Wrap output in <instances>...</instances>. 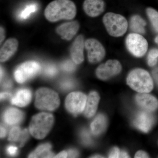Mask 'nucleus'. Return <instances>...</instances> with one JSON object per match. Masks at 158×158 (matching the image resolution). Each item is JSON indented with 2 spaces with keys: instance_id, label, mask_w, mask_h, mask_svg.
Wrapping results in <instances>:
<instances>
[{
  "instance_id": "1",
  "label": "nucleus",
  "mask_w": 158,
  "mask_h": 158,
  "mask_svg": "<svg viewBox=\"0 0 158 158\" xmlns=\"http://www.w3.org/2000/svg\"><path fill=\"white\" fill-rule=\"evenodd\" d=\"M44 13L46 19L51 22L72 19L76 15V6L70 0H55L48 5Z\"/></svg>"
},
{
  "instance_id": "2",
  "label": "nucleus",
  "mask_w": 158,
  "mask_h": 158,
  "mask_svg": "<svg viewBox=\"0 0 158 158\" xmlns=\"http://www.w3.org/2000/svg\"><path fill=\"white\" fill-rule=\"evenodd\" d=\"M127 85L139 93H148L153 88V82L150 75L141 69H133L127 79Z\"/></svg>"
},
{
  "instance_id": "3",
  "label": "nucleus",
  "mask_w": 158,
  "mask_h": 158,
  "mask_svg": "<svg viewBox=\"0 0 158 158\" xmlns=\"http://www.w3.org/2000/svg\"><path fill=\"white\" fill-rule=\"evenodd\" d=\"M54 116L49 113H40L33 116L29 130L33 137L38 139L45 138L54 124Z\"/></svg>"
},
{
  "instance_id": "4",
  "label": "nucleus",
  "mask_w": 158,
  "mask_h": 158,
  "mask_svg": "<svg viewBox=\"0 0 158 158\" xmlns=\"http://www.w3.org/2000/svg\"><path fill=\"white\" fill-rule=\"evenodd\" d=\"M103 23L110 36L120 37L127 31L128 23L126 19L121 15L108 12L103 18Z\"/></svg>"
},
{
  "instance_id": "5",
  "label": "nucleus",
  "mask_w": 158,
  "mask_h": 158,
  "mask_svg": "<svg viewBox=\"0 0 158 158\" xmlns=\"http://www.w3.org/2000/svg\"><path fill=\"white\" fill-rule=\"evenodd\" d=\"M60 99L56 92L49 88H40L36 93L35 106L40 110L52 111L59 106Z\"/></svg>"
},
{
  "instance_id": "6",
  "label": "nucleus",
  "mask_w": 158,
  "mask_h": 158,
  "mask_svg": "<svg viewBox=\"0 0 158 158\" xmlns=\"http://www.w3.org/2000/svg\"><path fill=\"white\" fill-rule=\"evenodd\" d=\"M126 45L129 52L137 58L143 56L148 49L147 40L141 34L137 33L128 35L126 39Z\"/></svg>"
},
{
  "instance_id": "7",
  "label": "nucleus",
  "mask_w": 158,
  "mask_h": 158,
  "mask_svg": "<svg viewBox=\"0 0 158 158\" xmlns=\"http://www.w3.org/2000/svg\"><path fill=\"white\" fill-rule=\"evenodd\" d=\"M40 69L39 63L35 61L24 62L15 69V79L18 83L23 84L35 76L39 72Z\"/></svg>"
},
{
  "instance_id": "8",
  "label": "nucleus",
  "mask_w": 158,
  "mask_h": 158,
  "mask_svg": "<svg viewBox=\"0 0 158 158\" xmlns=\"http://www.w3.org/2000/svg\"><path fill=\"white\" fill-rule=\"evenodd\" d=\"M87 100V97L84 93L72 92L66 97L65 107L69 113L76 116L84 111Z\"/></svg>"
},
{
  "instance_id": "9",
  "label": "nucleus",
  "mask_w": 158,
  "mask_h": 158,
  "mask_svg": "<svg viewBox=\"0 0 158 158\" xmlns=\"http://www.w3.org/2000/svg\"><path fill=\"white\" fill-rule=\"evenodd\" d=\"M85 48L88 52V61L91 63L100 62L106 55L103 46L94 38H89L85 41Z\"/></svg>"
},
{
  "instance_id": "10",
  "label": "nucleus",
  "mask_w": 158,
  "mask_h": 158,
  "mask_svg": "<svg viewBox=\"0 0 158 158\" xmlns=\"http://www.w3.org/2000/svg\"><path fill=\"white\" fill-rule=\"evenodd\" d=\"M121 70L120 62L116 60H109L98 67L96 74L100 80H106L118 74Z\"/></svg>"
},
{
  "instance_id": "11",
  "label": "nucleus",
  "mask_w": 158,
  "mask_h": 158,
  "mask_svg": "<svg viewBox=\"0 0 158 158\" xmlns=\"http://www.w3.org/2000/svg\"><path fill=\"white\" fill-rule=\"evenodd\" d=\"M85 48L84 36L80 35L76 38L70 48V55L72 61L76 64H80L84 60V51Z\"/></svg>"
},
{
  "instance_id": "12",
  "label": "nucleus",
  "mask_w": 158,
  "mask_h": 158,
  "mask_svg": "<svg viewBox=\"0 0 158 158\" xmlns=\"http://www.w3.org/2000/svg\"><path fill=\"white\" fill-rule=\"evenodd\" d=\"M153 116L148 111H141L136 115L134 125L138 129L144 132H148L152 127L153 124Z\"/></svg>"
},
{
  "instance_id": "13",
  "label": "nucleus",
  "mask_w": 158,
  "mask_h": 158,
  "mask_svg": "<svg viewBox=\"0 0 158 158\" xmlns=\"http://www.w3.org/2000/svg\"><path fill=\"white\" fill-rule=\"evenodd\" d=\"M80 28V24L77 21L64 23L57 28V34L62 39L70 40L77 34Z\"/></svg>"
},
{
  "instance_id": "14",
  "label": "nucleus",
  "mask_w": 158,
  "mask_h": 158,
  "mask_svg": "<svg viewBox=\"0 0 158 158\" xmlns=\"http://www.w3.org/2000/svg\"><path fill=\"white\" fill-rule=\"evenodd\" d=\"M83 9L90 17H97L104 11L105 2L103 0H85Z\"/></svg>"
},
{
  "instance_id": "15",
  "label": "nucleus",
  "mask_w": 158,
  "mask_h": 158,
  "mask_svg": "<svg viewBox=\"0 0 158 158\" xmlns=\"http://www.w3.org/2000/svg\"><path fill=\"white\" fill-rule=\"evenodd\" d=\"M137 104L145 111L152 112L158 107V101L155 97L146 94L140 93L136 96Z\"/></svg>"
},
{
  "instance_id": "16",
  "label": "nucleus",
  "mask_w": 158,
  "mask_h": 158,
  "mask_svg": "<svg viewBox=\"0 0 158 158\" xmlns=\"http://www.w3.org/2000/svg\"><path fill=\"white\" fill-rule=\"evenodd\" d=\"M18 46V41L15 38H11L7 40L1 48V62H6L17 51Z\"/></svg>"
},
{
  "instance_id": "17",
  "label": "nucleus",
  "mask_w": 158,
  "mask_h": 158,
  "mask_svg": "<svg viewBox=\"0 0 158 158\" xmlns=\"http://www.w3.org/2000/svg\"><path fill=\"white\" fill-rule=\"evenodd\" d=\"M99 100L100 97L97 92L92 91L89 94L84 110V114L86 117L90 118L94 116L97 110Z\"/></svg>"
},
{
  "instance_id": "18",
  "label": "nucleus",
  "mask_w": 158,
  "mask_h": 158,
  "mask_svg": "<svg viewBox=\"0 0 158 158\" xmlns=\"http://www.w3.org/2000/svg\"><path fill=\"white\" fill-rule=\"evenodd\" d=\"M23 118V113L20 110L14 108L7 109L3 116L5 122L10 126L15 125L20 123Z\"/></svg>"
},
{
  "instance_id": "19",
  "label": "nucleus",
  "mask_w": 158,
  "mask_h": 158,
  "mask_svg": "<svg viewBox=\"0 0 158 158\" xmlns=\"http://www.w3.org/2000/svg\"><path fill=\"white\" fill-rule=\"evenodd\" d=\"M32 98L31 91L27 89H20L11 99V103L19 107H25L30 103Z\"/></svg>"
},
{
  "instance_id": "20",
  "label": "nucleus",
  "mask_w": 158,
  "mask_h": 158,
  "mask_svg": "<svg viewBox=\"0 0 158 158\" xmlns=\"http://www.w3.org/2000/svg\"><path fill=\"white\" fill-rule=\"evenodd\" d=\"M107 121L105 115L99 114L90 125L91 132L94 135L98 136L103 133L106 128Z\"/></svg>"
},
{
  "instance_id": "21",
  "label": "nucleus",
  "mask_w": 158,
  "mask_h": 158,
  "mask_svg": "<svg viewBox=\"0 0 158 158\" xmlns=\"http://www.w3.org/2000/svg\"><path fill=\"white\" fill-rule=\"evenodd\" d=\"M145 21L140 15H133L130 21V27L131 31L137 34H143L145 33Z\"/></svg>"
},
{
  "instance_id": "22",
  "label": "nucleus",
  "mask_w": 158,
  "mask_h": 158,
  "mask_svg": "<svg viewBox=\"0 0 158 158\" xmlns=\"http://www.w3.org/2000/svg\"><path fill=\"white\" fill-rule=\"evenodd\" d=\"M52 146L48 143L41 144L36 148L35 151L31 153L29 158H51L54 156L53 153L51 152Z\"/></svg>"
},
{
  "instance_id": "23",
  "label": "nucleus",
  "mask_w": 158,
  "mask_h": 158,
  "mask_svg": "<svg viewBox=\"0 0 158 158\" xmlns=\"http://www.w3.org/2000/svg\"><path fill=\"white\" fill-rule=\"evenodd\" d=\"M146 12L153 28L158 33V11L153 8H148Z\"/></svg>"
},
{
  "instance_id": "24",
  "label": "nucleus",
  "mask_w": 158,
  "mask_h": 158,
  "mask_svg": "<svg viewBox=\"0 0 158 158\" xmlns=\"http://www.w3.org/2000/svg\"><path fill=\"white\" fill-rule=\"evenodd\" d=\"M38 6L37 4L31 3L27 5L19 14V17L21 19H26L30 16L32 13L37 11Z\"/></svg>"
},
{
  "instance_id": "25",
  "label": "nucleus",
  "mask_w": 158,
  "mask_h": 158,
  "mask_svg": "<svg viewBox=\"0 0 158 158\" xmlns=\"http://www.w3.org/2000/svg\"><path fill=\"white\" fill-rule=\"evenodd\" d=\"M23 131L19 127H15L12 128L9 132V140L11 141H19Z\"/></svg>"
},
{
  "instance_id": "26",
  "label": "nucleus",
  "mask_w": 158,
  "mask_h": 158,
  "mask_svg": "<svg viewBox=\"0 0 158 158\" xmlns=\"http://www.w3.org/2000/svg\"><path fill=\"white\" fill-rule=\"evenodd\" d=\"M158 60V49L153 48L151 50L148 56V63L150 66H153L157 63Z\"/></svg>"
},
{
  "instance_id": "27",
  "label": "nucleus",
  "mask_w": 158,
  "mask_h": 158,
  "mask_svg": "<svg viewBox=\"0 0 158 158\" xmlns=\"http://www.w3.org/2000/svg\"><path fill=\"white\" fill-rule=\"evenodd\" d=\"M81 136L83 144L86 145H90L92 144V138L90 133L87 130H83L81 133Z\"/></svg>"
},
{
  "instance_id": "28",
  "label": "nucleus",
  "mask_w": 158,
  "mask_h": 158,
  "mask_svg": "<svg viewBox=\"0 0 158 158\" xmlns=\"http://www.w3.org/2000/svg\"><path fill=\"white\" fill-rule=\"evenodd\" d=\"M75 63L73 61L67 60L62 63V68L63 70L67 72H72L76 69Z\"/></svg>"
},
{
  "instance_id": "29",
  "label": "nucleus",
  "mask_w": 158,
  "mask_h": 158,
  "mask_svg": "<svg viewBox=\"0 0 158 158\" xmlns=\"http://www.w3.org/2000/svg\"><path fill=\"white\" fill-rule=\"evenodd\" d=\"M44 73L48 77H53L57 73V69L54 65H49L47 66L44 70Z\"/></svg>"
},
{
  "instance_id": "30",
  "label": "nucleus",
  "mask_w": 158,
  "mask_h": 158,
  "mask_svg": "<svg viewBox=\"0 0 158 158\" xmlns=\"http://www.w3.org/2000/svg\"><path fill=\"white\" fill-rule=\"evenodd\" d=\"M74 86V83L70 80H64L61 83V87L63 90H70L73 88Z\"/></svg>"
},
{
  "instance_id": "31",
  "label": "nucleus",
  "mask_w": 158,
  "mask_h": 158,
  "mask_svg": "<svg viewBox=\"0 0 158 158\" xmlns=\"http://www.w3.org/2000/svg\"><path fill=\"white\" fill-rule=\"evenodd\" d=\"M29 137L28 132L27 130L24 129L23 130L22 135L20 139V143L21 147H22L24 145L25 143H26V141L27 140Z\"/></svg>"
},
{
  "instance_id": "32",
  "label": "nucleus",
  "mask_w": 158,
  "mask_h": 158,
  "mask_svg": "<svg viewBox=\"0 0 158 158\" xmlns=\"http://www.w3.org/2000/svg\"><path fill=\"white\" fill-rule=\"evenodd\" d=\"M120 152L119 149L117 148H113L111 150L109 154V158H119L120 157Z\"/></svg>"
},
{
  "instance_id": "33",
  "label": "nucleus",
  "mask_w": 158,
  "mask_h": 158,
  "mask_svg": "<svg viewBox=\"0 0 158 158\" xmlns=\"http://www.w3.org/2000/svg\"><path fill=\"white\" fill-rule=\"evenodd\" d=\"M18 151L17 148L13 145H10L7 148V151L9 155L13 156L15 155L17 153Z\"/></svg>"
},
{
  "instance_id": "34",
  "label": "nucleus",
  "mask_w": 158,
  "mask_h": 158,
  "mask_svg": "<svg viewBox=\"0 0 158 158\" xmlns=\"http://www.w3.org/2000/svg\"><path fill=\"white\" fill-rule=\"evenodd\" d=\"M68 156L70 158L77 157L78 156V152L76 150L70 149L68 151Z\"/></svg>"
},
{
  "instance_id": "35",
  "label": "nucleus",
  "mask_w": 158,
  "mask_h": 158,
  "mask_svg": "<svg viewBox=\"0 0 158 158\" xmlns=\"http://www.w3.org/2000/svg\"><path fill=\"white\" fill-rule=\"evenodd\" d=\"M135 158H148L147 154L142 151H139L136 153Z\"/></svg>"
},
{
  "instance_id": "36",
  "label": "nucleus",
  "mask_w": 158,
  "mask_h": 158,
  "mask_svg": "<svg viewBox=\"0 0 158 158\" xmlns=\"http://www.w3.org/2000/svg\"><path fill=\"white\" fill-rule=\"evenodd\" d=\"M152 75L155 81L158 85V67L152 71Z\"/></svg>"
},
{
  "instance_id": "37",
  "label": "nucleus",
  "mask_w": 158,
  "mask_h": 158,
  "mask_svg": "<svg viewBox=\"0 0 158 158\" xmlns=\"http://www.w3.org/2000/svg\"><path fill=\"white\" fill-rule=\"evenodd\" d=\"M0 43L2 44V43L4 41V40L5 39L6 37V32H5V30L3 27H1V29H0Z\"/></svg>"
},
{
  "instance_id": "38",
  "label": "nucleus",
  "mask_w": 158,
  "mask_h": 158,
  "mask_svg": "<svg viewBox=\"0 0 158 158\" xmlns=\"http://www.w3.org/2000/svg\"><path fill=\"white\" fill-rule=\"evenodd\" d=\"M11 96V94L9 92H2L1 93V99L4 100L10 98Z\"/></svg>"
},
{
  "instance_id": "39",
  "label": "nucleus",
  "mask_w": 158,
  "mask_h": 158,
  "mask_svg": "<svg viewBox=\"0 0 158 158\" xmlns=\"http://www.w3.org/2000/svg\"><path fill=\"white\" fill-rule=\"evenodd\" d=\"M68 156V152L66 151H62V152L59 153L56 156L54 157L55 158H66Z\"/></svg>"
},
{
  "instance_id": "40",
  "label": "nucleus",
  "mask_w": 158,
  "mask_h": 158,
  "mask_svg": "<svg viewBox=\"0 0 158 158\" xmlns=\"http://www.w3.org/2000/svg\"><path fill=\"white\" fill-rule=\"evenodd\" d=\"M3 86L4 88H10L12 86V83H11V81L8 80V81H6V82H4Z\"/></svg>"
},
{
  "instance_id": "41",
  "label": "nucleus",
  "mask_w": 158,
  "mask_h": 158,
  "mask_svg": "<svg viewBox=\"0 0 158 158\" xmlns=\"http://www.w3.org/2000/svg\"><path fill=\"white\" fill-rule=\"evenodd\" d=\"M6 130L5 127H1V138H3L6 136Z\"/></svg>"
},
{
  "instance_id": "42",
  "label": "nucleus",
  "mask_w": 158,
  "mask_h": 158,
  "mask_svg": "<svg viewBox=\"0 0 158 158\" xmlns=\"http://www.w3.org/2000/svg\"><path fill=\"white\" fill-rule=\"evenodd\" d=\"M129 157L127 153L125 152L122 151L120 152V157L119 158H128Z\"/></svg>"
},
{
  "instance_id": "43",
  "label": "nucleus",
  "mask_w": 158,
  "mask_h": 158,
  "mask_svg": "<svg viewBox=\"0 0 158 158\" xmlns=\"http://www.w3.org/2000/svg\"><path fill=\"white\" fill-rule=\"evenodd\" d=\"M3 76V71L1 67V79L2 80V78Z\"/></svg>"
},
{
  "instance_id": "44",
  "label": "nucleus",
  "mask_w": 158,
  "mask_h": 158,
  "mask_svg": "<svg viewBox=\"0 0 158 158\" xmlns=\"http://www.w3.org/2000/svg\"><path fill=\"white\" fill-rule=\"evenodd\" d=\"M155 41L158 45V36L156 37L155 39Z\"/></svg>"
},
{
  "instance_id": "45",
  "label": "nucleus",
  "mask_w": 158,
  "mask_h": 158,
  "mask_svg": "<svg viewBox=\"0 0 158 158\" xmlns=\"http://www.w3.org/2000/svg\"><path fill=\"white\" fill-rule=\"evenodd\" d=\"M92 158H103V157H102V156H100L96 155L93 156L92 157Z\"/></svg>"
}]
</instances>
